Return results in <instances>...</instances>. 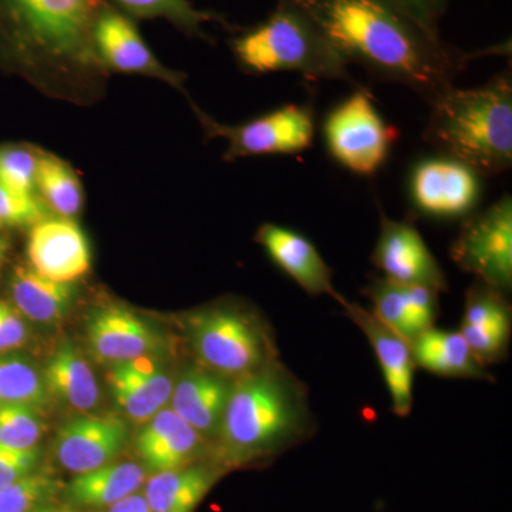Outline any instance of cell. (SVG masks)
I'll use <instances>...</instances> for the list:
<instances>
[{"label":"cell","mask_w":512,"mask_h":512,"mask_svg":"<svg viewBox=\"0 0 512 512\" xmlns=\"http://www.w3.org/2000/svg\"><path fill=\"white\" fill-rule=\"evenodd\" d=\"M96 55L104 70L156 77L184 92V76L165 67L154 56L136 23L104 0L93 29Z\"/></svg>","instance_id":"cell-12"},{"label":"cell","mask_w":512,"mask_h":512,"mask_svg":"<svg viewBox=\"0 0 512 512\" xmlns=\"http://www.w3.org/2000/svg\"><path fill=\"white\" fill-rule=\"evenodd\" d=\"M131 19H164L185 35L205 39L202 26L217 19L212 13L195 9L188 0H106Z\"/></svg>","instance_id":"cell-28"},{"label":"cell","mask_w":512,"mask_h":512,"mask_svg":"<svg viewBox=\"0 0 512 512\" xmlns=\"http://www.w3.org/2000/svg\"><path fill=\"white\" fill-rule=\"evenodd\" d=\"M205 444L207 440L173 409H163L138 433L136 450L144 468L154 474L194 464Z\"/></svg>","instance_id":"cell-20"},{"label":"cell","mask_w":512,"mask_h":512,"mask_svg":"<svg viewBox=\"0 0 512 512\" xmlns=\"http://www.w3.org/2000/svg\"><path fill=\"white\" fill-rule=\"evenodd\" d=\"M30 268L72 284L89 272L92 251L82 228L69 218H45L33 225L28 241Z\"/></svg>","instance_id":"cell-15"},{"label":"cell","mask_w":512,"mask_h":512,"mask_svg":"<svg viewBox=\"0 0 512 512\" xmlns=\"http://www.w3.org/2000/svg\"><path fill=\"white\" fill-rule=\"evenodd\" d=\"M234 380L202 365L185 370L171 394V409L205 440H215Z\"/></svg>","instance_id":"cell-21"},{"label":"cell","mask_w":512,"mask_h":512,"mask_svg":"<svg viewBox=\"0 0 512 512\" xmlns=\"http://www.w3.org/2000/svg\"><path fill=\"white\" fill-rule=\"evenodd\" d=\"M109 386L114 402L136 423H146L163 410L174 389L170 375L148 356L113 365Z\"/></svg>","instance_id":"cell-19"},{"label":"cell","mask_w":512,"mask_h":512,"mask_svg":"<svg viewBox=\"0 0 512 512\" xmlns=\"http://www.w3.org/2000/svg\"><path fill=\"white\" fill-rule=\"evenodd\" d=\"M423 140L476 171L494 177L512 164V79L501 73L474 89L451 87L430 103Z\"/></svg>","instance_id":"cell-4"},{"label":"cell","mask_w":512,"mask_h":512,"mask_svg":"<svg viewBox=\"0 0 512 512\" xmlns=\"http://www.w3.org/2000/svg\"><path fill=\"white\" fill-rule=\"evenodd\" d=\"M365 293L377 318L409 342L433 328L439 316L440 293L424 286L397 284L383 276L373 278Z\"/></svg>","instance_id":"cell-18"},{"label":"cell","mask_w":512,"mask_h":512,"mask_svg":"<svg viewBox=\"0 0 512 512\" xmlns=\"http://www.w3.org/2000/svg\"><path fill=\"white\" fill-rule=\"evenodd\" d=\"M322 130L333 160L363 177H372L383 167L399 138L396 127L380 116L372 93L362 86L329 111Z\"/></svg>","instance_id":"cell-7"},{"label":"cell","mask_w":512,"mask_h":512,"mask_svg":"<svg viewBox=\"0 0 512 512\" xmlns=\"http://www.w3.org/2000/svg\"><path fill=\"white\" fill-rule=\"evenodd\" d=\"M332 45L370 76L431 103L454 87L471 55L427 35L390 0H299Z\"/></svg>","instance_id":"cell-1"},{"label":"cell","mask_w":512,"mask_h":512,"mask_svg":"<svg viewBox=\"0 0 512 512\" xmlns=\"http://www.w3.org/2000/svg\"><path fill=\"white\" fill-rule=\"evenodd\" d=\"M104 0H0V46L49 93L82 99L106 70L93 43Z\"/></svg>","instance_id":"cell-2"},{"label":"cell","mask_w":512,"mask_h":512,"mask_svg":"<svg viewBox=\"0 0 512 512\" xmlns=\"http://www.w3.org/2000/svg\"><path fill=\"white\" fill-rule=\"evenodd\" d=\"M460 333L481 366L503 362L507 356L511 325H461Z\"/></svg>","instance_id":"cell-34"},{"label":"cell","mask_w":512,"mask_h":512,"mask_svg":"<svg viewBox=\"0 0 512 512\" xmlns=\"http://www.w3.org/2000/svg\"><path fill=\"white\" fill-rule=\"evenodd\" d=\"M56 491V481L45 474L0 487V512H35Z\"/></svg>","instance_id":"cell-33"},{"label":"cell","mask_w":512,"mask_h":512,"mask_svg":"<svg viewBox=\"0 0 512 512\" xmlns=\"http://www.w3.org/2000/svg\"><path fill=\"white\" fill-rule=\"evenodd\" d=\"M49 399L42 372L23 356H0V404L43 406Z\"/></svg>","instance_id":"cell-29"},{"label":"cell","mask_w":512,"mask_h":512,"mask_svg":"<svg viewBox=\"0 0 512 512\" xmlns=\"http://www.w3.org/2000/svg\"><path fill=\"white\" fill-rule=\"evenodd\" d=\"M35 512H69V511L57 510V508H42V510H36Z\"/></svg>","instance_id":"cell-41"},{"label":"cell","mask_w":512,"mask_h":512,"mask_svg":"<svg viewBox=\"0 0 512 512\" xmlns=\"http://www.w3.org/2000/svg\"><path fill=\"white\" fill-rule=\"evenodd\" d=\"M26 339L28 328L20 313L9 303L0 301V353L20 348Z\"/></svg>","instance_id":"cell-38"},{"label":"cell","mask_w":512,"mask_h":512,"mask_svg":"<svg viewBox=\"0 0 512 512\" xmlns=\"http://www.w3.org/2000/svg\"><path fill=\"white\" fill-rule=\"evenodd\" d=\"M187 329L198 363L227 379L237 380L278 360L272 330L234 303L192 313Z\"/></svg>","instance_id":"cell-6"},{"label":"cell","mask_w":512,"mask_h":512,"mask_svg":"<svg viewBox=\"0 0 512 512\" xmlns=\"http://www.w3.org/2000/svg\"><path fill=\"white\" fill-rule=\"evenodd\" d=\"M512 311L507 293L476 281L468 288L461 325H511Z\"/></svg>","instance_id":"cell-31"},{"label":"cell","mask_w":512,"mask_h":512,"mask_svg":"<svg viewBox=\"0 0 512 512\" xmlns=\"http://www.w3.org/2000/svg\"><path fill=\"white\" fill-rule=\"evenodd\" d=\"M87 338L94 355L114 365L148 356L161 345L160 336L146 320L117 305L103 306L92 313Z\"/></svg>","instance_id":"cell-17"},{"label":"cell","mask_w":512,"mask_h":512,"mask_svg":"<svg viewBox=\"0 0 512 512\" xmlns=\"http://www.w3.org/2000/svg\"><path fill=\"white\" fill-rule=\"evenodd\" d=\"M272 262L311 296L328 295L339 305L345 298L333 288V271L305 235L266 222L256 232Z\"/></svg>","instance_id":"cell-16"},{"label":"cell","mask_w":512,"mask_h":512,"mask_svg":"<svg viewBox=\"0 0 512 512\" xmlns=\"http://www.w3.org/2000/svg\"><path fill=\"white\" fill-rule=\"evenodd\" d=\"M40 453L36 448H13L0 443V487L36 473Z\"/></svg>","instance_id":"cell-36"},{"label":"cell","mask_w":512,"mask_h":512,"mask_svg":"<svg viewBox=\"0 0 512 512\" xmlns=\"http://www.w3.org/2000/svg\"><path fill=\"white\" fill-rule=\"evenodd\" d=\"M372 264L383 272L384 278L397 284L424 286L439 293L448 291L446 275L416 225L410 220H390L382 210Z\"/></svg>","instance_id":"cell-10"},{"label":"cell","mask_w":512,"mask_h":512,"mask_svg":"<svg viewBox=\"0 0 512 512\" xmlns=\"http://www.w3.org/2000/svg\"><path fill=\"white\" fill-rule=\"evenodd\" d=\"M427 35L441 39L439 23L450 0H390Z\"/></svg>","instance_id":"cell-37"},{"label":"cell","mask_w":512,"mask_h":512,"mask_svg":"<svg viewBox=\"0 0 512 512\" xmlns=\"http://www.w3.org/2000/svg\"><path fill=\"white\" fill-rule=\"evenodd\" d=\"M417 367L441 377L490 380L460 332L430 328L410 342Z\"/></svg>","instance_id":"cell-23"},{"label":"cell","mask_w":512,"mask_h":512,"mask_svg":"<svg viewBox=\"0 0 512 512\" xmlns=\"http://www.w3.org/2000/svg\"><path fill=\"white\" fill-rule=\"evenodd\" d=\"M346 316L365 333L382 367L384 382L392 399V410L400 417L409 416L413 407V384L416 363L409 340L384 325L375 313L345 299Z\"/></svg>","instance_id":"cell-13"},{"label":"cell","mask_w":512,"mask_h":512,"mask_svg":"<svg viewBox=\"0 0 512 512\" xmlns=\"http://www.w3.org/2000/svg\"><path fill=\"white\" fill-rule=\"evenodd\" d=\"M42 417L30 404H0V443L13 448H36L42 439Z\"/></svg>","instance_id":"cell-30"},{"label":"cell","mask_w":512,"mask_h":512,"mask_svg":"<svg viewBox=\"0 0 512 512\" xmlns=\"http://www.w3.org/2000/svg\"><path fill=\"white\" fill-rule=\"evenodd\" d=\"M231 47L248 73L292 72L309 80L355 84L350 63L299 0H278L268 19L234 37Z\"/></svg>","instance_id":"cell-5"},{"label":"cell","mask_w":512,"mask_h":512,"mask_svg":"<svg viewBox=\"0 0 512 512\" xmlns=\"http://www.w3.org/2000/svg\"><path fill=\"white\" fill-rule=\"evenodd\" d=\"M147 471L137 463H109L106 466L76 474L66 487L67 500L77 507H111L146 484Z\"/></svg>","instance_id":"cell-24"},{"label":"cell","mask_w":512,"mask_h":512,"mask_svg":"<svg viewBox=\"0 0 512 512\" xmlns=\"http://www.w3.org/2000/svg\"><path fill=\"white\" fill-rule=\"evenodd\" d=\"M6 252V244L3 241H0V262H2L3 256H5Z\"/></svg>","instance_id":"cell-40"},{"label":"cell","mask_w":512,"mask_h":512,"mask_svg":"<svg viewBox=\"0 0 512 512\" xmlns=\"http://www.w3.org/2000/svg\"><path fill=\"white\" fill-rule=\"evenodd\" d=\"M127 437V424L117 416L74 417L57 433L56 458L70 473H87L113 463Z\"/></svg>","instance_id":"cell-14"},{"label":"cell","mask_w":512,"mask_h":512,"mask_svg":"<svg viewBox=\"0 0 512 512\" xmlns=\"http://www.w3.org/2000/svg\"><path fill=\"white\" fill-rule=\"evenodd\" d=\"M40 154L29 147H0V185L23 195H36Z\"/></svg>","instance_id":"cell-32"},{"label":"cell","mask_w":512,"mask_h":512,"mask_svg":"<svg viewBox=\"0 0 512 512\" xmlns=\"http://www.w3.org/2000/svg\"><path fill=\"white\" fill-rule=\"evenodd\" d=\"M220 464H190L154 473L144 497L153 512H194L222 476Z\"/></svg>","instance_id":"cell-22"},{"label":"cell","mask_w":512,"mask_h":512,"mask_svg":"<svg viewBox=\"0 0 512 512\" xmlns=\"http://www.w3.org/2000/svg\"><path fill=\"white\" fill-rule=\"evenodd\" d=\"M458 268L507 293L512 288V198L505 194L468 218L450 248Z\"/></svg>","instance_id":"cell-9"},{"label":"cell","mask_w":512,"mask_h":512,"mask_svg":"<svg viewBox=\"0 0 512 512\" xmlns=\"http://www.w3.org/2000/svg\"><path fill=\"white\" fill-rule=\"evenodd\" d=\"M315 430L308 387L275 360L234 380L215 458L224 468L269 460L305 443Z\"/></svg>","instance_id":"cell-3"},{"label":"cell","mask_w":512,"mask_h":512,"mask_svg":"<svg viewBox=\"0 0 512 512\" xmlns=\"http://www.w3.org/2000/svg\"><path fill=\"white\" fill-rule=\"evenodd\" d=\"M36 192L47 211L60 218H72L82 211L84 194L73 168L52 154H40Z\"/></svg>","instance_id":"cell-27"},{"label":"cell","mask_w":512,"mask_h":512,"mask_svg":"<svg viewBox=\"0 0 512 512\" xmlns=\"http://www.w3.org/2000/svg\"><path fill=\"white\" fill-rule=\"evenodd\" d=\"M49 396L73 409L92 410L100 402V386L89 363L73 343L57 348L42 372Z\"/></svg>","instance_id":"cell-25"},{"label":"cell","mask_w":512,"mask_h":512,"mask_svg":"<svg viewBox=\"0 0 512 512\" xmlns=\"http://www.w3.org/2000/svg\"><path fill=\"white\" fill-rule=\"evenodd\" d=\"M109 512H153L147 504L144 494L134 493L114 505H111Z\"/></svg>","instance_id":"cell-39"},{"label":"cell","mask_w":512,"mask_h":512,"mask_svg":"<svg viewBox=\"0 0 512 512\" xmlns=\"http://www.w3.org/2000/svg\"><path fill=\"white\" fill-rule=\"evenodd\" d=\"M201 124L210 137L228 141L225 160L271 154H299L309 150L315 140V109L312 103L286 104L274 111L227 126L198 111Z\"/></svg>","instance_id":"cell-8"},{"label":"cell","mask_w":512,"mask_h":512,"mask_svg":"<svg viewBox=\"0 0 512 512\" xmlns=\"http://www.w3.org/2000/svg\"><path fill=\"white\" fill-rule=\"evenodd\" d=\"M9 285L18 311L35 322H59L72 305V284L53 281L30 266H18Z\"/></svg>","instance_id":"cell-26"},{"label":"cell","mask_w":512,"mask_h":512,"mask_svg":"<svg viewBox=\"0 0 512 512\" xmlns=\"http://www.w3.org/2000/svg\"><path fill=\"white\" fill-rule=\"evenodd\" d=\"M47 210L37 195H23L0 185V224L33 227L45 220Z\"/></svg>","instance_id":"cell-35"},{"label":"cell","mask_w":512,"mask_h":512,"mask_svg":"<svg viewBox=\"0 0 512 512\" xmlns=\"http://www.w3.org/2000/svg\"><path fill=\"white\" fill-rule=\"evenodd\" d=\"M480 175L454 158L421 160L410 177L414 207L436 218H457L473 211L481 194Z\"/></svg>","instance_id":"cell-11"}]
</instances>
